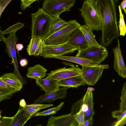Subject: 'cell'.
Masks as SVG:
<instances>
[{"label":"cell","mask_w":126,"mask_h":126,"mask_svg":"<svg viewBox=\"0 0 126 126\" xmlns=\"http://www.w3.org/2000/svg\"><path fill=\"white\" fill-rule=\"evenodd\" d=\"M101 12L102 28L101 46L107 47L119 37L116 10L114 0H96Z\"/></svg>","instance_id":"cell-1"},{"label":"cell","mask_w":126,"mask_h":126,"mask_svg":"<svg viewBox=\"0 0 126 126\" xmlns=\"http://www.w3.org/2000/svg\"><path fill=\"white\" fill-rule=\"evenodd\" d=\"M79 10L86 25L93 31L102 30V15L96 0H84L81 8Z\"/></svg>","instance_id":"cell-2"},{"label":"cell","mask_w":126,"mask_h":126,"mask_svg":"<svg viewBox=\"0 0 126 126\" xmlns=\"http://www.w3.org/2000/svg\"><path fill=\"white\" fill-rule=\"evenodd\" d=\"M32 37L36 36L43 40L47 34L53 17L42 8L32 14Z\"/></svg>","instance_id":"cell-3"},{"label":"cell","mask_w":126,"mask_h":126,"mask_svg":"<svg viewBox=\"0 0 126 126\" xmlns=\"http://www.w3.org/2000/svg\"><path fill=\"white\" fill-rule=\"evenodd\" d=\"M80 25L75 20H69L65 26L44 40V42L47 45L66 43L73 32Z\"/></svg>","instance_id":"cell-4"},{"label":"cell","mask_w":126,"mask_h":126,"mask_svg":"<svg viewBox=\"0 0 126 126\" xmlns=\"http://www.w3.org/2000/svg\"><path fill=\"white\" fill-rule=\"evenodd\" d=\"M76 0H45L42 8L53 17H57L63 13L70 11Z\"/></svg>","instance_id":"cell-5"},{"label":"cell","mask_w":126,"mask_h":126,"mask_svg":"<svg viewBox=\"0 0 126 126\" xmlns=\"http://www.w3.org/2000/svg\"><path fill=\"white\" fill-rule=\"evenodd\" d=\"M108 56L106 47L101 45L89 46L81 51H78L76 56L89 60L96 64L103 62Z\"/></svg>","instance_id":"cell-6"},{"label":"cell","mask_w":126,"mask_h":126,"mask_svg":"<svg viewBox=\"0 0 126 126\" xmlns=\"http://www.w3.org/2000/svg\"><path fill=\"white\" fill-rule=\"evenodd\" d=\"M80 75L85 84L93 86L101 78L104 69H108V64L96 65H81Z\"/></svg>","instance_id":"cell-7"},{"label":"cell","mask_w":126,"mask_h":126,"mask_svg":"<svg viewBox=\"0 0 126 126\" xmlns=\"http://www.w3.org/2000/svg\"><path fill=\"white\" fill-rule=\"evenodd\" d=\"M78 49V47L67 43L57 45L45 44L42 52L40 56L45 58H53L54 57L72 53Z\"/></svg>","instance_id":"cell-8"},{"label":"cell","mask_w":126,"mask_h":126,"mask_svg":"<svg viewBox=\"0 0 126 126\" xmlns=\"http://www.w3.org/2000/svg\"><path fill=\"white\" fill-rule=\"evenodd\" d=\"M63 63L65 65H70L71 67L67 68L64 67L51 71L50 73L46 74L47 76L46 78L59 80L80 75L81 69L76 67L73 65L69 63L65 62Z\"/></svg>","instance_id":"cell-9"},{"label":"cell","mask_w":126,"mask_h":126,"mask_svg":"<svg viewBox=\"0 0 126 126\" xmlns=\"http://www.w3.org/2000/svg\"><path fill=\"white\" fill-rule=\"evenodd\" d=\"M77 102L80 110L84 112L85 121L93 117L95 113L92 91H87L82 97Z\"/></svg>","instance_id":"cell-10"},{"label":"cell","mask_w":126,"mask_h":126,"mask_svg":"<svg viewBox=\"0 0 126 126\" xmlns=\"http://www.w3.org/2000/svg\"><path fill=\"white\" fill-rule=\"evenodd\" d=\"M16 33H11L5 38L4 42L6 46V52L10 58H11L13 63L15 70L17 74L20 75L18 69V65L17 59L15 44L18 40Z\"/></svg>","instance_id":"cell-11"},{"label":"cell","mask_w":126,"mask_h":126,"mask_svg":"<svg viewBox=\"0 0 126 126\" xmlns=\"http://www.w3.org/2000/svg\"><path fill=\"white\" fill-rule=\"evenodd\" d=\"M117 46L113 48L114 59L113 68L118 75L123 78H126V68L120 48V41L117 39Z\"/></svg>","instance_id":"cell-12"},{"label":"cell","mask_w":126,"mask_h":126,"mask_svg":"<svg viewBox=\"0 0 126 126\" xmlns=\"http://www.w3.org/2000/svg\"><path fill=\"white\" fill-rule=\"evenodd\" d=\"M78 124L70 113L59 116H51L48 119L47 126H78Z\"/></svg>","instance_id":"cell-13"},{"label":"cell","mask_w":126,"mask_h":126,"mask_svg":"<svg viewBox=\"0 0 126 126\" xmlns=\"http://www.w3.org/2000/svg\"><path fill=\"white\" fill-rule=\"evenodd\" d=\"M69 88L67 87H63L55 91L41 95L34 101V102L38 103H50L58 99L65 98L67 95V89Z\"/></svg>","instance_id":"cell-14"},{"label":"cell","mask_w":126,"mask_h":126,"mask_svg":"<svg viewBox=\"0 0 126 126\" xmlns=\"http://www.w3.org/2000/svg\"><path fill=\"white\" fill-rule=\"evenodd\" d=\"M67 43L78 47V51L82 50L88 46L83 34L79 28L73 32Z\"/></svg>","instance_id":"cell-15"},{"label":"cell","mask_w":126,"mask_h":126,"mask_svg":"<svg viewBox=\"0 0 126 126\" xmlns=\"http://www.w3.org/2000/svg\"><path fill=\"white\" fill-rule=\"evenodd\" d=\"M45 44L43 40L38 37H32L27 51L29 55L37 56L42 53Z\"/></svg>","instance_id":"cell-16"},{"label":"cell","mask_w":126,"mask_h":126,"mask_svg":"<svg viewBox=\"0 0 126 126\" xmlns=\"http://www.w3.org/2000/svg\"><path fill=\"white\" fill-rule=\"evenodd\" d=\"M35 82L37 85L41 87L45 94L55 91L59 89L58 80H57L46 78L42 79L38 77L36 79Z\"/></svg>","instance_id":"cell-17"},{"label":"cell","mask_w":126,"mask_h":126,"mask_svg":"<svg viewBox=\"0 0 126 126\" xmlns=\"http://www.w3.org/2000/svg\"><path fill=\"white\" fill-rule=\"evenodd\" d=\"M0 78L4 82L18 91L20 90L22 88L21 81L14 73H6L1 76Z\"/></svg>","instance_id":"cell-18"},{"label":"cell","mask_w":126,"mask_h":126,"mask_svg":"<svg viewBox=\"0 0 126 126\" xmlns=\"http://www.w3.org/2000/svg\"><path fill=\"white\" fill-rule=\"evenodd\" d=\"M13 117V120L11 126H23L31 118L24 108L21 106Z\"/></svg>","instance_id":"cell-19"},{"label":"cell","mask_w":126,"mask_h":126,"mask_svg":"<svg viewBox=\"0 0 126 126\" xmlns=\"http://www.w3.org/2000/svg\"><path fill=\"white\" fill-rule=\"evenodd\" d=\"M80 75L74 76L58 80L59 87H65L69 88H77L84 84Z\"/></svg>","instance_id":"cell-20"},{"label":"cell","mask_w":126,"mask_h":126,"mask_svg":"<svg viewBox=\"0 0 126 126\" xmlns=\"http://www.w3.org/2000/svg\"><path fill=\"white\" fill-rule=\"evenodd\" d=\"M47 71V69L43 66L37 64L28 67L26 76L35 80L38 77L42 79L46 77Z\"/></svg>","instance_id":"cell-21"},{"label":"cell","mask_w":126,"mask_h":126,"mask_svg":"<svg viewBox=\"0 0 126 126\" xmlns=\"http://www.w3.org/2000/svg\"><path fill=\"white\" fill-rule=\"evenodd\" d=\"M69 22L66 21L59 16L53 17L48 32L43 40L65 26Z\"/></svg>","instance_id":"cell-22"},{"label":"cell","mask_w":126,"mask_h":126,"mask_svg":"<svg viewBox=\"0 0 126 126\" xmlns=\"http://www.w3.org/2000/svg\"><path fill=\"white\" fill-rule=\"evenodd\" d=\"M79 28L83 34L88 46L101 45L96 40L93 33V30L85 24L80 25Z\"/></svg>","instance_id":"cell-23"},{"label":"cell","mask_w":126,"mask_h":126,"mask_svg":"<svg viewBox=\"0 0 126 126\" xmlns=\"http://www.w3.org/2000/svg\"><path fill=\"white\" fill-rule=\"evenodd\" d=\"M53 58L76 63L80 64L81 66H93L98 65L93 63L92 61L89 60L76 56L73 57L62 55L54 57Z\"/></svg>","instance_id":"cell-24"},{"label":"cell","mask_w":126,"mask_h":126,"mask_svg":"<svg viewBox=\"0 0 126 126\" xmlns=\"http://www.w3.org/2000/svg\"><path fill=\"white\" fill-rule=\"evenodd\" d=\"M52 104H42L36 103L26 105L25 109L29 113L31 117L40 110L53 106Z\"/></svg>","instance_id":"cell-25"},{"label":"cell","mask_w":126,"mask_h":126,"mask_svg":"<svg viewBox=\"0 0 126 126\" xmlns=\"http://www.w3.org/2000/svg\"><path fill=\"white\" fill-rule=\"evenodd\" d=\"M112 116L114 118H117L118 120L112 124L111 126H123L126 123V110L122 111L120 110L112 111Z\"/></svg>","instance_id":"cell-26"},{"label":"cell","mask_w":126,"mask_h":126,"mask_svg":"<svg viewBox=\"0 0 126 126\" xmlns=\"http://www.w3.org/2000/svg\"><path fill=\"white\" fill-rule=\"evenodd\" d=\"M17 91L13 88L0 87V102L3 100L10 98L13 94Z\"/></svg>","instance_id":"cell-27"},{"label":"cell","mask_w":126,"mask_h":126,"mask_svg":"<svg viewBox=\"0 0 126 126\" xmlns=\"http://www.w3.org/2000/svg\"><path fill=\"white\" fill-rule=\"evenodd\" d=\"M118 9L119 14L118 27L119 31V35L120 36H124L126 33V26L124 19V15L120 5L118 6Z\"/></svg>","instance_id":"cell-28"},{"label":"cell","mask_w":126,"mask_h":126,"mask_svg":"<svg viewBox=\"0 0 126 126\" xmlns=\"http://www.w3.org/2000/svg\"><path fill=\"white\" fill-rule=\"evenodd\" d=\"M64 104V102H61L58 105L54 108L48 109L43 111L37 112L33 117L40 116H46L49 115H52L56 114L57 111L59 110L62 107Z\"/></svg>","instance_id":"cell-29"},{"label":"cell","mask_w":126,"mask_h":126,"mask_svg":"<svg viewBox=\"0 0 126 126\" xmlns=\"http://www.w3.org/2000/svg\"><path fill=\"white\" fill-rule=\"evenodd\" d=\"M120 97L121 102L120 103V110L122 111L126 110V83L124 84L121 91Z\"/></svg>","instance_id":"cell-30"},{"label":"cell","mask_w":126,"mask_h":126,"mask_svg":"<svg viewBox=\"0 0 126 126\" xmlns=\"http://www.w3.org/2000/svg\"><path fill=\"white\" fill-rule=\"evenodd\" d=\"M24 24L18 22L3 31L4 34H7L16 33V31L23 27Z\"/></svg>","instance_id":"cell-31"},{"label":"cell","mask_w":126,"mask_h":126,"mask_svg":"<svg viewBox=\"0 0 126 126\" xmlns=\"http://www.w3.org/2000/svg\"><path fill=\"white\" fill-rule=\"evenodd\" d=\"M78 122V126H84L85 121L84 112L82 111L79 112L73 116Z\"/></svg>","instance_id":"cell-32"},{"label":"cell","mask_w":126,"mask_h":126,"mask_svg":"<svg viewBox=\"0 0 126 126\" xmlns=\"http://www.w3.org/2000/svg\"><path fill=\"white\" fill-rule=\"evenodd\" d=\"M13 117L4 116L0 121V126H11L13 120Z\"/></svg>","instance_id":"cell-33"},{"label":"cell","mask_w":126,"mask_h":126,"mask_svg":"<svg viewBox=\"0 0 126 126\" xmlns=\"http://www.w3.org/2000/svg\"><path fill=\"white\" fill-rule=\"evenodd\" d=\"M38 0H20V8L22 10L24 11L33 2Z\"/></svg>","instance_id":"cell-34"},{"label":"cell","mask_w":126,"mask_h":126,"mask_svg":"<svg viewBox=\"0 0 126 126\" xmlns=\"http://www.w3.org/2000/svg\"><path fill=\"white\" fill-rule=\"evenodd\" d=\"M12 0H4L0 2V18L4 9Z\"/></svg>","instance_id":"cell-35"},{"label":"cell","mask_w":126,"mask_h":126,"mask_svg":"<svg viewBox=\"0 0 126 126\" xmlns=\"http://www.w3.org/2000/svg\"><path fill=\"white\" fill-rule=\"evenodd\" d=\"M94 120L93 117L85 121L84 122V126H91L93 124Z\"/></svg>","instance_id":"cell-36"},{"label":"cell","mask_w":126,"mask_h":126,"mask_svg":"<svg viewBox=\"0 0 126 126\" xmlns=\"http://www.w3.org/2000/svg\"><path fill=\"white\" fill-rule=\"evenodd\" d=\"M24 47L23 45L21 44H15V48L16 49L17 52L19 55V52L22 50Z\"/></svg>","instance_id":"cell-37"},{"label":"cell","mask_w":126,"mask_h":126,"mask_svg":"<svg viewBox=\"0 0 126 126\" xmlns=\"http://www.w3.org/2000/svg\"><path fill=\"white\" fill-rule=\"evenodd\" d=\"M28 63V60L25 58L21 59L19 61V63L20 66L22 67H25L27 65Z\"/></svg>","instance_id":"cell-38"},{"label":"cell","mask_w":126,"mask_h":126,"mask_svg":"<svg viewBox=\"0 0 126 126\" xmlns=\"http://www.w3.org/2000/svg\"><path fill=\"white\" fill-rule=\"evenodd\" d=\"M120 8L122 10L123 9L125 14H126V0H123L121 3L120 5Z\"/></svg>","instance_id":"cell-39"},{"label":"cell","mask_w":126,"mask_h":126,"mask_svg":"<svg viewBox=\"0 0 126 126\" xmlns=\"http://www.w3.org/2000/svg\"><path fill=\"white\" fill-rule=\"evenodd\" d=\"M0 87L4 88H12L11 86L5 83L0 78Z\"/></svg>","instance_id":"cell-40"},{"label":"cell","mask_w":126,"mask_h":126,"mask_svg":"<svg viewBox=\"0 0 126 126\" xmlns=\"http://www.w3.org/2000/svg\"><path fill=\"white\" fill-rule=\"evenodd\" d=\"M5 38L4 37V34L3 33V31L1 29V27H0V41H3L4 42Z\"/></svg>","instance_id":"cell-41"},{"label":"cell","mask_w":126,"mask_h":126,"mask_svg":"<svg viewBox=\"0 0 126 126\" xmlns=\"http://www.w3.org/2000/svg\"><path fill=\"white\" fill-rule=\"evenodd\" d=\"M19 104L20 106L24 108L26 105L25 100L23 99L20 100L19 102Z\"/></svg>","instance_id":"cell-42"},{"label":"cell","mask_w":126,"mask_h":126,"mask_svg":"<svg viewBox=\"0 0 126 126\" xmlns=\"http://www.w3.org/2000/svg\"><path fill=\"white\" fill-rule=\"evenodd\" d=\"M94 88L92 87H89L87 88V91H94Z\"/></svg>","instance_id":"cell-43"},{"label":"cell","mask_w":126,"mask_h":126,"mask_svg":"<svg viewBox=\"0 0 126 126\" xmlns=\"http://www.w3.org/2000/svg\"><path fill=\"white\" fill-rule=\"evenodd\" d=\"M115 2L117 3L118 2V0H114Z\"/></svg>","instance_id":"cell-44"},{"label":"cell","mask_w":126,"mask_h":126,"mask_svg":"<svg viewBox=\"0 0 126 126\" xmlns=\"http://www.w3.org/2000/svg\"><path fill=\"white\" fill-rule=\"evenodd\" d=\"M1 112L0 110V118H1Z\"/></svg>","instance_id":"cell-45"},{"label":"cell","mask_w":126,"mask_h":126,"mask_svg":"<svg viewBox=\"0 0 126 126\" xmlns=\"http://www.w3.org/2000/svg\"><path fill=\"white\" fill-rule=\"evenodd\" d=\"M4 0H0V2L2 1H3Z\"/></svg>","instance_id":"cell-46"},{"label":"cell","mask_w":126,"mask_h":126,"mask_svg":"<svg viewBox=\"0 0 126 126\" xmlns=\"http://www.w3.org/2000/svg\"></svg>","instance_id":"cell-47"}]
</instances>
